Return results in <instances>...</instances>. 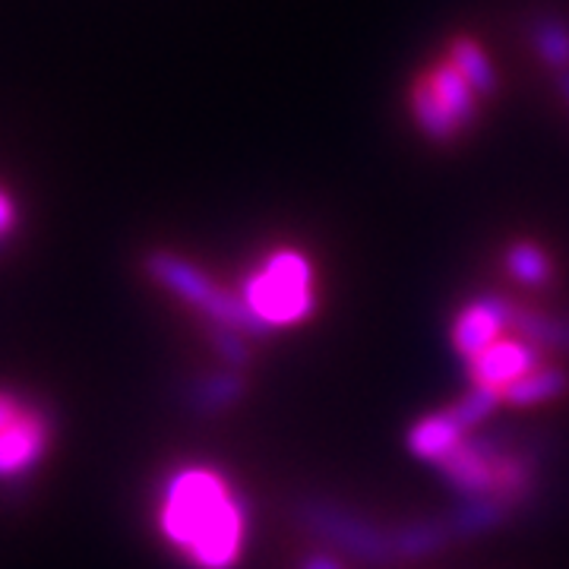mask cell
Returning a JSON list of instances; mask_svg holds the SVG:
<instances>
[{
  "label": "cell",
  "mask_w": 569,
  "mask_h": 569,
  "mask_svg": "<svg viewBox=\"0 0 569 569\" xmlns=\"http://www.w3.org/2000/svg\"><path fill=\"white\" fill-rule=\"evenodd\" d=\"M244 396V377L234 367H224L216 373L200 377L190 387V408L197 415H219L224 408H231L238 399Z\"/></svg>",
  "instance_id": "5bb4252c"
},
{
  "label": "cell",
  "mask_w": 569,
  "mask_h": 569,
  "mask_svg": "<svg viewBox=\"0 0 569 569\" xmlns=\"http://www.w3.org/2000/svg\"><path fill=\"white\" fill-rule=\"evenodd\" d=\"M142 266H146V276L152 282L162 284L164 291H171L187 307L200 310L209 323L234 326V329H241V332L253 336V339H266L272 332L269 326H263L250 313V307L244 305L241 295L222 288L216 279H209L200 266L183 260L178 253H171V250H152Z\"/></svg>",
  "instance_id": "3957f363"
},
{
  "label": "cell",
  "mask_w": 569,
  "mask_h": 569,
  "mask_svg": "<svg viewBox=\"0 0 569 569\" xmlns=\"http://www.w3.org/2000/svg\"><path fill=\"white\" fill-rule=\"evenodd\" d=\"M159 529L193 569H234L244 553V500L216 468H174L159 493Z\"/></svg>",
  "instance_id": "6da1fadb"
},
{
  "label": "cell",
  "mask_w": 569,
  "mask_h": 569,
  "mask_svg": "<svg viewBox=\"0 0 569 569\" xmlns=\"http://www.w3.org/2000/svg\"><path fill=\"white\" fill-rule=\"evenodd\" d=\"M241 298L250 313L269 329L305 323L317 307L313 266L298 250H276L257 272L247 276Z\"/></svg>",
  "instance_id": "7a4b0ae2"
},
{
  "label": "cell",
  "mask_w": 569,
  "mask_h": 569,
  "mask_svg": "<svg viewBox=\"0 0 569 569\" xmlns=\"http://www.w3.org/2000/svg\"><path fill=\"white\" fill-rule=\"evenodd\" d=\"M425 77L433 86L437 99L447 104V111L456 118V123L462 130H466L468 123H475V118H478V92L468 86L466 77L452 63L440 61L433 70H427Z\"/></svg>",
  "instance_id": "8fae6325"
},
{
  "label": "cell",
  "mask_w": 569,
  "mask_h": 569,
  "mask_svg": "<svg viewBox=\"0 0 569 569\" xmlns=\"http://www.w3.org/2000/svg\"><path fill=\"white\" fill-rule=\"evenodd\" d=\"M466 437V430L462 425L452 418V411L443 408V411H433V415H427L421 418L418 425L408 430V449L418 456V459H425V462H440L443 456H447L449 449L456 447L459 440Z\"/></svg>",
  "instance_id": "9c48e42d"
},
{
  "label": "cell",
  "mask_w": 569,
  "mask_h": 569,
  "mask_svg": "<svg viewBox=\"0 0 569 569\" xmlns=\"http://www.w3.org/2000/svg\"><path fill=\"white\" fill-rule=\"evenodd\" d=\"M503 263L507 272L519 284H529V288H541L553 279V260L548 257V250L531 241H516L507 247L503 253Z\"/></svg>",
  "instance_id": "d6986e66"
},
{
  "label": "cell",
  "mask_w": 569,
  "mask_h": 569,
  "mask_svg": "<svg viewBox=\"0 0 569 569\" xmlns=\"http://www.w3.org/2000/svg\"><path fill=\"white\" fill-rule=\"evenodd\" d=\"M447 61L466 77L468 86L478 92V99H490L497 92L500 77H497V67L490 61V54L481 48V41H475L471 36H456L449 41Z\"/></svg>",
  "instance_id": "30bf717a"
},
{
  "label": "cell",
  "mask_w": 569,
  "mask_h": 569,
  "mask_svg": "<svg viewBox=\"0 0 569 569\" xmlns=\"http://www.w3.org/2000/svg\"><path fill=\"white\" fill-rule=\"evenodd\" d=\"M301 569H342V563H336L332 557H323V553H313L301 563Z\"/></svg>",
  "instance_id": "cb8c5ba5"
},
{
  "label": "cell",
  "mask_w": 569,
  "mask_h": 569,
  "mask_svg": "<svg viewBox=\"0 0 569 569\" xmlns=\"http://www.w3.org/2000/svg\"><path fill=\"white\" fill-rule=\"evenodd\" d=\"M531 367H538V348L526 342L522 336H503L468 361V377H471V387L507 392Z\"/></svg>",
  "instance_id": "52a82bcc"
},
{
  "label": "cell",
  "mask_w": 569,
  "mask_h": 569,
  "mask_svg": "<svg viewBox=\"0 0 569 569\" xmlns=\"http://www.w3.org/2000/svg\"><path fill=\"white\" fill-rule=\"evenodd\" d=\"M529 41L535 54L548 63L550 70H569V22L560 17H538L529 26Z\"/></svg>",
  "instance_id": "ac0fdd59"
},
{
  "label": "cell",
  "mask_w": 569,
  "mask_h": 569,
  "mask_svg": "<svg viewBox=\"0 0 569 569\" xmlns=\"http://www.w3.org/2000/svg\"><path fill=\"white\" fill-rule=\"evenodd\" d=\"M497 452L500 447L485 437H462L437 468L462 497H497Z\"/></svg>",
  "instance_id": "8992f818"
},
{
  "label": "cell",
  "mask_w": 569,
  "mask_h": 569,
  "mask_svg": "<svg viewBox=\"0 0 569 569\" xmlns=\"http://www.w3.org/2000/svg\"><path fill=\"white\" fill-rule=\"evenodd\" d=\"M569 389V373L563 367H531L526 377H519L512 387L503 392V399H507L509 406H545L550 399H557V396H563Z\"/></svg>",
  "instance_id": "9a60e30c"
},
{
  "label": "cell",
  "mask_w": 569,
  "mask_h": 569,
  "mask_svg": "<svg viewBox=\"0 0 569 569\" xmlns=\"http://www.w3.org/2000/svg\"><path fill=\"white\" fill-rule=\"evenodd\" d=\"M411 114H415V123L421 127V133H425L427 140L433 142H452L459 133H462V127L456 123V118L447 111V104L437 99V92H433V86L427 77L421 80H415L411 86Z\"/></svg>",
  "instance_id": "7c38bea8"
},
{
  "label": "cell",
  "mask_w": 569,
  "mask_h": 569,
  "mask_svg": "<svg viewBox=\"0 0 569 569\" xmlns=\"http://www.w3.org/2000/svg\"><path fill=\"white\" fill-rule=\"evenodd\" d=\"M509 326L535 348H563L569 351V317H553L545 310L509 301Z\"/></svg>",
  "instance_id": "4fadbf2b"
},
{
  "label": "cell",
  "mask_w": 569,
  "mask_h": 569,
  "mask_svg": "<svg viewBox=\"0 0 569 569\" xmlns=\"http://www.w3.org/2000/svg\"><path fill=\"white\" fill-rule=\"evenodd\" d=\"M20 231V206L13 193L0 183V247H7Z\"/></svg>",
  "instance_id": "7402d4cb"
},
{
  "label": "cell",
  "mask_w": 569,
  "mask_h": 569,
  "mask_svg": "<svg viewBox=\"0 0 569 569\" xmlns=\"http://www.w3.org/2000/svg\"><path fill=\"white\" fill-rule=\"evenodd\" d=\"M51 447V418L36 406H22L20 415L0 430V481H13L39 466Z\"/></svg>",
  "instance_id": "5b68a950"
},
{
  "label": "cell",
  "mask_w": 569,
  "mask_h": 569,
  "mask_svg": "<svg viewBox=\"0 0 569 569\" xmlns=\"http://www.w3.org/2000/svg\"><path fill=\"white\" fill-rule=\"evenodd\" d=\"M509 509L512 507L500 497H466V503L447 516V526L452 538H475V535L497 529L507 519Z\"/></svg>",
  "instance_id": "2e32d148"
},
{
  "label": "cell",
  "mask_w": 569,
  "mask_h": 569,
  "mask_svg": "<svg viewBox=\"0 0 569 569\" xmlns=\"http://www.w3.org/2000/svg\"><path fill=\"white\" fill-rule=\"evenodd\" d=\"M20 408L22 402L13 396V392H3V389H0V430L20 415Z\"/></svg>",
  "instance_id": "603a6c76"
},
{
  "label": "cell",
  "mask_w": 569,
  "mask_h": 569,
  "mask_svg": "<svg viewBox=\"0 0 569 569\" xmlns=\"http://www.w3.org/2000/svg\"><path fill=\"white\" fill-rule=\"evenodd\" d=\"M298 522L307 531H313L317 538H323L329 545L342 548L351 557L373 563V567H387L396 560L392 550V531L377 529L373 522H367L361 516L348 512V509L326 503V500H307L298 507Z\"/></svg>",
  "instance_id": "277c9868"
},
{
  "label": "cell",
  "mask_w": 569,
  "mask_h": 569,
  "mask_svg": "<svg viewBox=\"0 0 569 569\" xmlns=\"http://www.w3.org/2000/svg\"><path fill=\"white\" fill-rule=\"evenodd\" d=\"M209 346L216 348L219 361L224 367H234L241 370L250 361V342H247V332L234 329V326H222V323H209Z\"/></svg>",
  "instance_id": "44dd1931"
},
{
  "label": "cell",
  "mask_w": 569,
  "mask_h": 569,
  "mask_svg": "<svg viewBox=\"0 0 569 569\" xmlns=\"http://www.w3.org/2000/svg\"><path fill=\"white\" fill-rule=\"evenodd\" d=\"M452 538L447 519L443 522H408L392 531V550H396V560H418V557H430L447 545Z\"/></svg>",
  "instance_id": "e0dca14e"
},
{
  "label": "cell",
  "mask_w": 569,
  "mask_h": 569,
  "mask_svg": "<svg viewBox=\"0 0 569 569\" xmlns=\"http://www.w3.org/2000/svg\"><path fill=\"white\" fill-rule=\"evenodd\" d=\"M509 326V298L500 295H481L471 305H466L456 320H452V348L471 361L475 355H481L497 339H503V329Z\"/></svg>",
  "instance_id": "ba28073f"
},
{
  "label": "cell",
  "mask_w": 569,
  "mask_h": 569,
  "mask_svg": "<svg viewBox=\"0 0 569 569\" xmlns=\"http://www.w3.org/2000/svg\"><path fill=\"white\" fill-rule=\"evenodd\" d=\"M3 250H7V247H0V253H3Z\"/></svg>",
  "instance_id": "484cf974"
},
{
  "label": "cell",
  "mask_w": 569,
  "mask_h": 569,
  "mask_svg": "<svg viewBox=\"0 0 569 569\" xmlns=\"http://www.w3.org/2000/svg\"><path fill=\"white\" fill-rule=\"evenodd\" d=\"M503 402V392H497V389L488 387H471V392H466L459 402H452L449 411H452V418L462 425V430H471L475 425H481L485 418L493 415V408Z\"/></svg>",
  "instance_id": "ffe728a7"
},
{
  "label": "cell",
  "mask_w": 569,
  "mask_h": 569,
  "mask_svg": "<svg viewBox=\"0 0 569 569\" xmlns=\"http://www.w3.org/2000/svg\"><path fill=\"white\" fill-rule=\"evenodd\" d=\"M557 86H560V96H563V102L569 104V70L557 73Z\"/></svg>",
  "instance_id": "d4e9b609"
}]
</instances>
